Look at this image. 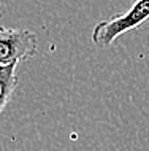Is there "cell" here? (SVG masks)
Segmentation results:
<instances>
[{"label":"cell","mask_w":149,"mask_h":151,"mask_svg":"<svg viewBox=\"0 0 149 151\" xmlns=\"http://www.w3.org/2000/svg\"><path fill=\"white\" fill-rule=\"evenodd\" d=\"M148 19H149V0L135 2L127 13L111 18L108 21L98 22L92 30V42L97 46L106 48L119 35L125 34L128 30L138 29Z\"/></svg>","instance_id":"1"},{"label":"cell","mask_w":149,"mask_h":151,"mask_svg":"<svg viewBox=\"0 0 149 151\" xmlns=\"http://www.w3.org/2000/svg\"><path fill=\"white\" fill-rule=\"evenodd\" d=\"M37 45V35L32 30L0 26V67L34 58Z\"/></svg>","instance_id":"2"},{"label":"cell","mask_w":149,"mask_h":151,"mask_svg":"<svg viewBox=\"0 0 149 151\" xmlns=\"http://www.w3.org/2000/svg\"><path fill=\"white\" fill-rule=\"evenodd\" d=\"M16 67H18V64L0 67V115H2L3 108L6 107V104L10 102L16 89V84H18Z\"/></svg>","instance_id":"3"}]
</instances>
